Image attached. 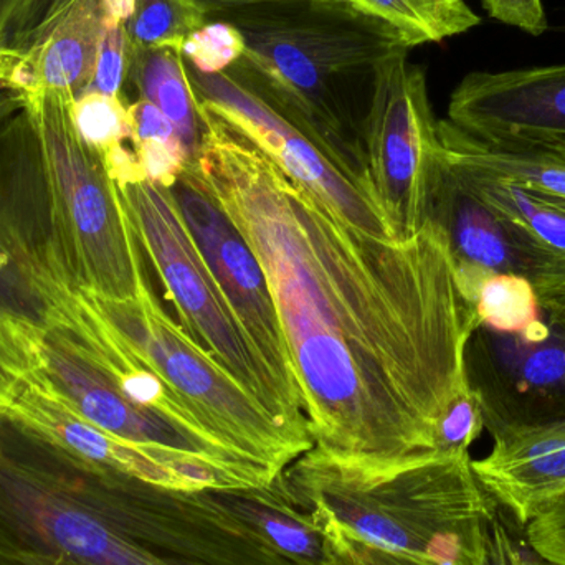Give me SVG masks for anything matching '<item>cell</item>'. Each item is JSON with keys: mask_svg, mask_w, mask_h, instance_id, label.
<instances>
[{"mask_svg": "<svg viewBox=\"0 0 565 565\" xmlns=\"http://www.w3.org/2000/svg\"><path fill=\"white\" fill-rule=\"evenodd\" d=\"M207 22V15L191 0H135L126 23L132 45L181 52L189 36Z\"/></svg>", "mask_w": 565, "mask_h": 565, "instance_id": "25", "label": "cell"}, {"mask_svg": "<svg viewBox=\"0 0 565 565\" xmlns=\"http://www.w3.org/2000/svg\"><path fill=\"white\" fill-rule=\"evenodd\" d=\"M139 168L146 181L172 189L179 175L185 171L192 159L182 149H174L161 141L131 142Z\"/></svg>", "mask_w": 565, "mask_h": 565, "instance_id": "33", "label": "cell"}, {"mask_svg": "<svg viewBox=\"0 0 565 565\" xmlns=\"http://www.w3.org/2000/svg\"><path fill=\"white\" fill-rule=\"evenodd\" d=\"M487 565H527V561L521 556L513 537L498 516L488 527Z\"/></svg>", "mask_w": 565, "mask_h": 565, "instance_id": "37", "label": "cell"}, {"mask_svg": "<svg viewBox=\"0 0 565 565\" xmlns=\"http://www.w3.org/2000/svg\"><path fill=\"white\" fill-rule=\"evenodd\" d=\"M490 19L540 39L550 29L543 0H480Z\"/></svg>", "mask_w": 565, "mask_h": 565, "instance_id": "35", "label": "cell"}, {"mask_svg": "<svg viewBox=\"0 0 565 565\" xmlns=\"http://www.w3.org/2000/svg\"><path fill=\"white\" fill-rule=\"evenodd\" d=\"M6 415L55 445L73 460L102 473L132 478L174 491L264 487L247 475L205 458L135 444L96 427L42 384L35 371Z\"/></svg>", "mask_w": 565, "mask_h": 565, "instance_id": "11", "label": "cell"}, {"mask_svg": "<svg viewBox=\"0 0 565 565\" xmlns=\"http://www.w3.org/2000/svg\"><path fill=\"white\" fill-rule=\"evenodd\" d=\"M470 454L355 461L311 448L285 471L305 508H322L367 543L438 565H487L498 516Z\"/></svg>", "mask_w": 565, "mask_h": 565, "instance_id": "4", "label": "cell"}, {"mask_svg": "<svg viewBox=\"0 0 565 565\" xmlns=\"http://www.w3.org/2000/svg\"><path fill=\"white\" fill-rule=\"evenodd\" d=\"M205 15L218 10L235 9V7L250 6V3L268 2V0H191Z\"/></svg>", "mask_w": 565, "mask_h": 565, "instance_id": "39", "label": "cell"}, {"mask_svg": "<svg viewBox=\"0 0 565 565\" xmlns=\"http://www.w3.org/2000/svg\"><path fill=\"white\" fill-rule=\"evenodd\" d=\"M118 189L139 248L164 285L184 331L282 427L312 441L305 411L252 344L199 252L171 189L149 181L126 182Z\"/></svg>", "mask_w": 565, "mask_h": 565, "instance_id": "7", "label": "cell"}, {"mask_svg": "<svg viewBox=\"0 0 565 565\" xmlns=\"http://www.w3.org/2000/svg\"><path fill=\"white\" fill-rule=\"evenodd\" d=\"M458 285L473 306L478 324L503 334H533L547 319L536 288L526 278L493 275L457 267Z\"/></svg>", "mask_w": 565, "mask_h": 565, "instance_id": "23", "label": "cell"}, {"mask_svg": "<svg viewBox=\"0 0 565 565\" xmlns=\"http://www.w3.org/2000/svg\"><path fill=\"white\" fill-rule=\"evenodd\" d=\"M484 430L483 408L477 392L465 385L438 417L434 428V454L440 457H461Z\"/></svg>", "mask_w": 565, "mask_h": 565, "instance_id": "28", "label": "cell"}, {"mask_svg": "<svg viewBox=\"0 0 565 565\" xmlns=\"http://www.w3.org/2000/svg\"><path fill=\"white\" fill-rule=\"evenodd\" d=\"M126 85L132 86L138 95L136 99L152 103L168 116L194 161L201 146L202 125L184 55L169 49L132 45Z\"/></svg>", "mask_w": 565, "mask_h": 565, "instance_id": "22", "label": "cell"}, {"mask_svg": "<svg viewBox=\"0 0 565 565\" xmlns=\"http://www.w3.org/2000/svg\"><path fill=\"white\" fill-rule=\"evenodd\" d=\"M76 295L35 122L25 105L0 113V319L39 338L72 319Z\"/></svg>", "mask_w": 565, "mask_h": 565, "instance_id": "8", "label": "cell"}, {"mask_svg": "<svg viewBox=\"0 0 565 565\" xmlns=\"http://www.w3.org/2000/svg\"><path fill=\"white\" fill-rule=\"evenodd\" d=\"M364 162L365 191L392 234L397 241L414 237L428 222L441 145L425 70L408 53L382 73L365 119Z\"/></svg>", "mask_w": 565, "mask_h": 565, "instance_id": "10", "label": "cell"}, {"mask_svg": "<svg viewBox=\"0 0 565 565\" xmlns=\"http://www.w3.org/2000/svg\"><path fill=\"white\" fill-rule=\"evenodd\" d=\"M0 565H289L215 500L102 473L0 417Z\"/></svg>", "mask_w": 565, "mask_h": 565, "instance_id": "2", "label": "cell"}, {"mask_svg": "<svg viewBox=\"0 0 565 565\" xmlns=\"http://www.w3.org/2000/svg\"><path fill=\"white\" fill-rule=\"evenodd\" d=\"M126 345L156 372L205 434L238 457L280 475L315 445L271 417L156 299L148 280L135 298L79 292Z\"/></svg>", "mask_w": 565, "mask_h": 565, "instance_id": "5", "label": "cell"}, {"mask_svg": "<svg viewBox=\"0 0 565 565\" xmlns=\"http://www.w3.org/2000/svg\"><path fill=\"white\" fill-rule=\"evenodd\" d=\"M557 32H559L561 35H563L565 39V13H564V19L561 20L559 25H557Z\"/></svg>", "mask_w": 565, "mask_h": 565, "instance_id": "43", "label": "cell"}, {"mask_svg": "<svg viewBox=\"0 0 565 565\" xmlns=\"http://www.w3.org/2000/svg\"><path fill=\"white\" fill-rule=\"evenodd\" d=\"M401 30L414 46L441 43L480 25L481 17L465 0H342Z\"/></svg>", "mask_w": 565, "mask_h": 565, "instance_id": "24", "label": "cell"}, {"mask_svg": "<svg viewBox=\"0 0 565 565\" xmlns=\"http://www.w3.org/2000/svg\"><path fill=\"white\" fill-rule=\"evenodd\" d=\"M445 164L471 194L510 222L534 247L565 264L564 202L511 179L484 174L447 161Z\"/></svg>", "mask_w": 565, "mask_h": 565, "instance_id": "21", "label": "cell"}, {"mask_svg": "<svg viewBox=\"0 0 565 565\" xmlns=\"http://www.w3.org/2000/svg\"><path fill=\"white\" fill-rule=\"evenodd\" d=\"M129 103L119 96L83 93L70 102V119L78 138L98 154H108L118 146L131 142Z\"/></svg>", "mask_w": 565, "mask_h": 565, "instance_id": "26", "label": "cell"}, {"mask_svg": "<svg viewBox=\"0 0 565 565\" xmlns=\"http://www.w3.org/2000/svg\"><path fill=\"white\" fill-rule=\"evenodd\" d=\"M36 338L0 319V417L6 415L35 371Z\"/></svg>", "mask_w": 565, "mask_h": 565, "instance_id": "30", "label": "cell"}, {"mask_svg": "<svg viewBox=\"0 0 565 565\" xmlns=\"http://www.w3.org/2000/svg\"><path fill=\"white\" fill-rule=\"evenodd\" d=\"M25 2L26 0H0V36L3 35L7 26L12 23Z\"/></svg>", "mask_w": 565, "mask_h": 565, "instance_id": "40", "label": "cell"}, {"mask_svg": "<svg viewBox=\"0 0 565 565\" xmlns=\"http://www.w3.org/2000/svg\"><path fill=\"white\" fill-rule=\"evenodd\" d=\"M447 121L484 145L565 146V63L471 72L451 92Z\"/></svg>", "mask_w": 565, "mask_h": 565, "instance_id": "15", "label": "cell"}, {"mask_svg": "<svg viewBox=\"0 0 565 565\" xmlns=\"http://www.w3.org/2000/svg\"><path fill=\"white\" fill-rule=\"evenodd\" d=\"M526 534L541 559L565 565V494L527 524Z\"/></svg>", "mask_w": 565, "mask_h": 565, "instance_id": "34", "label": "cell"}, {"mask_svg": "<svg viewBox=\"0 0 565 565\" xmlns=\"http://www.w3.org/2000/svg\"><path fill=\"white\" fill-rule=\"evenodd\" d=\"M182 218L252 344L286 394L302 408L288 345L267 275L241 232L205 188L192 164L171 189Z\"/></svg>", "mask_w": 565, "mask_h": 565, "instance_id": "12", "label": "cell"}, {"mask_svg": "<svg viewBox=\"0 0 565 565\" xmlns=\"http://www.w3.org/2000/svg\"><path fill=\"white\" fill-rule=\"evenodd\" d=\"M242 33L231 23L207 20L184 43L182 55L188 65L201 73H224L244 56Z\"/></svg>", "mask_w": 565, "mask_h": 565, "instance_id": "29", "label": "cell"}, {"mask_svg": "<svg viewBox=\"0 0 565 565\" xmlns=\"http://www.w3.org/2000/svg\"><path fill=\"white\" fill-rule=\"evenodd\" d=\"M103 32V0H73L32 49L0 50V79L22 99L58 93L72 102L92 83Z\"/></svg>", "mask_w": 565, "mask_h": 565, "instance_id": "18", "label": "cell"}, {"mask_svg": "<svg viewBox=\"0 0 565 565\" xmlns=\"http://www.w3.org/2000/svg\"><path fill=\"white\" fill-rule=\"evenodd\" d=\"M245 53L228 76L274 106L364 184V126L385 66L415 49L407 35L342 0H268L209 13ZM369 195V194H367Z\"/></svg>", "mask_w": 565, "mask_h": 565, "instance_id": "3", "label": "cell"}, {"mask_svg": "<svg viewBox=\"0 0 565 565\" xmlns=\"http://www.w3.org/2000/svg\"><path fill=\"white\" fill-rule=\"evenodd\" d=\"M212 494L289 565L322 564L321 531L311 511L295 500L282 473L264 487Z\"/></svg>", "mask_w": 565, "mask_h": 565, "instance_id": "19", "label": "cell"}, {"mask_svg": "<svg viewBox=\"0 0 565 565\" xmlns=\"http://www.w3.org/2000/svg\"><path fill=\"white\" fill-rule=\"evenodd\" d=\"M547 322L565 335V274L534 286Z\"/></svg>", "mask_w": 565, "mask_h": 565, "instance_id": "38", "label": "cell"}, {"mask_svg": "<svg viewBox=\"0 0 565 565\" xmlns=\"http://www.w3.org/2000/svg\"><path fill=\"white\" fill-rule=\"evenodd\" d=\"M131 56L132 42L126 30V23L105 22L95 73L85 93H102V95L125 98L122 89L128 83Z\"/></svg>", "mask_w": 565, "mask_h": 565, "instance_id": "31", "label": "cell"}, {"mask_svg": "<svg viewBox=\"0 0 565 565\" xmlns=\"http://www.w3.org/2000/svg\"><path fill=\"white\" fill-rule=\"evenodd\" d=\"M490 455L475 460L483 490L521 526L565 494V418L494 435Z\"/></svg>", "mask_w": 565, "mask_h": 565, "instance_id": "17", "label": "cell"}, {"mask_svg": "<svg viewBox=\"0 0 565 565\" xmlns=\"http://www.w3.org/2000/svg\"><path fill=\"white\" fill-rule=\"evenodd\" d=\"M191 162L260 262L316 450L342 460L434 454V428L468 384L478 328L444 231L407 241L355 231L209 99Z\"/></svg>", "mask_w": 565, "mask_h": 565, "instance_id": "1", "label": "cell"}, {"mask_svg": "<svg viewBox=\"0 0 565 565\" xmlns=\"http://www.w3.org/2000/svg\"><path fill=\"white\" fill-rule=\"evenodd\" d=\"M188 72L195 96L221 106L291 178L328 205L342 222L372 237L397 241L384 214L361 185L349 179L315 141L274 106L227 73L209 75L191 65Z\"/></svg>", "mask_w": 565, "mask_h": 565, "instance_id": "14", "label": "cell"}, {"mask_svg": "<svg viewBox=\"0 0 565 565\" xmlns=\"http://www.w3.org/2000/svg\"><path fill=\"white\" fill-rule=\"evenodd\" d=\"M306 510L311 511L312 520L321 531L324 550L321 565H438L422 557L367 543L322 508Z\"/></svg>", "mask_w": 565, "mask_h": 565, "instance_id": "27", "label": "cell"}, {"mask_svg": "<svg viewBox=\"0 0 565 565\" xmlns=\"http://www.w3.org/2000/svg\"><path fill=\"white\" fill-rule=\"evenodd\" d=\"M72 2L73 0H26L0 36V50L15 55L25 53L42 39L43 33Z\"/></svg>", "mask_w": 565, "mask_h": 565, "instance_id": "32", "label": "cell"}, {"mask_svg": "<svg viewBox=\"0 0 565 565\" xmlns=\"http://www.w3.org/2000/svg\"><path fill=\"white\" fill-rule=\"evenodd\" d=\"M128 109L129 119H131V142L161 141L171 148L188 152L174 125L152 103L146 102V99H135L129 103Z\"/></svg>", "mask_w": 565, "mask_h": 565, "instance_id": "36", "label": "cell"}, {"mask_svg": "<svg viewBox=\"0 0 565 565\" xmlns=\"http://www.w3.org/2000/svg\"><path fill=\"white\" fill-rule=\"evenodd\" d=\"M428 221L444 231L457 267L514 275L534 286L565 274V264L534 247L510 222L471 194L441 158Z\"/></svg>", "mask_w": 565, "mask_h": 565, "instance_id": "16", "label": "cell"}, {"mask_svg": "<svg viewBox=\"0 0 565 565\" xmlns=\"http://www.w3.org/2000/svg\"><path fill=\"white\" fill-rule=\"evenodd\" d=\"M23 105V99L0 79V113L10 111Z\"/></svg>", "mask_w": 565, "mask_h": 565, "instance_id": "41", "label": "cell"}, {"mask_svg": "<svg viewBox=\"0 0 565 565\" xmlns=\"http://www.w3.org/2000/svg\"><path fill=\"white\" fill-rule=\"evenodd\" d=\"M42 145L56 234L76 292L135 298L146 281L141 248L132 234L118 184L102 154L86 146L58 93L25 96Z\"/></svg>", "mask_w": 565, "mask_h": 565, "instance_id": "6", "label": "cell"}, {"mask_svg": "<svg viewBox=\"0 0 565 565\" xmlns=\"http://www.w3.org/2000/svg\"><path fill=\"white\" fill-rule=\"evenodd\" d=\"M465 367L491 437L565 418V335L550 322L533 334L478 326Z\"/></svg>", "mask_w": 565, "mask_h": 565, "instance_id": "13", "label": "cell"}, {"mask_svg": "<svg viewBox=\"0 0 565 565\" xmlns=\"http://www.w3.org/2000/svg\"><path fill=\"white\" fill-rule=\"evenodd\" d=\"M441 156L450 164L521 182L565 204V146H493L477 141L447 119L438 121Z\"/></svg>", "mask_w": 565, "mask_h": 565, "instance_id": "20", "label": "cell"}, {"mask_svg": "<svg viewBox=\"0 0 565 565\" xmlns=\"http://www.w3.org/2000/svg\"><path fill=\"white\" fill-rule=\"evenodd\" d=\"M35 359V375L42 384L76 414L116 437L195 455L262 484L278 477L202 431L132 402L103 344L98 321L79 295L72 319L36 338Z\"/></svg>", "mask_w": 565, "mask_h": 565, "instance_id": "9", "label": "cell"}, {"mask_svg": "<svg viewBox=\"0 0 565 565\" xmlns=\"http://www.w3.org/2000/svg\"><path fill=\"white\" fill-rule=\"evenodd\" d=\"M527 565H559V564H554V563H550V561L541 559V561H531V563H527Z\"/></svg>", "mask_w": 565, "mask_h": 565, "instance_id": "42", "label": "cell"}]
</instances>
